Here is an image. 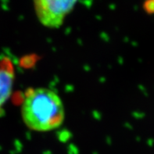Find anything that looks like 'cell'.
<instances>
[{
	"label": "cell",
	"mask_w": 154,
	"mask_h": 154,
	"mask_svg": "<svg viewBox=\"0 0 154 154\" xmlns=\"http://www.w3.org/2000/svg\"><path fill=\"white\" fill-rule=\"evenodd\" d=\"M23 123L32 131L45 132L60 127L65 118L64 106L57 92L47 88H30L21 106Z\"/></svg>",
	"instance_id": "1"
},
{
	"label": "cell",
	"mask_w": 154,
	"mask_h": 154,
	"mask_svg": "<svg viewBox=\"0 0 154 154\" xmlns=\"http://www.w3.org/2000/svg\"><path fill=\"white\" fill-rule=\"evenodd\" d=\"M78 0H34V8L39 22L49 28H58Z\"/></svg>",
	"instance_id": "2"
},
{
	"label": "cell",
	"mask_w": 154,
	"mask_h": 154,
	"mask_svg": "<svg viewBox=\"0 0 154 154\" xmlns=\"http://www.w3.org/2000/svg\"><path fill=\"white\" fill-rule=\"evenodd\" d=\"M15 78L13 63L7 57L0 60V109L12 93Z\"/></svg>",
	"instance_id": "3"
},
{
	"label": "cell",
	"mask_w": 154,
	"mask_h": 154,
	"mask_svg": "<svg viewBox=\"0 0 154 154\" xmlns=\"http://www.w3.org/2000/svg\"><path fill=\"white\" fill-rule=\"evenodd\" d=\"M143 9L149 15H153L154 0H145L143 3Z\"/></svg>",
	"instance_id": "4"
}]
</instances>
